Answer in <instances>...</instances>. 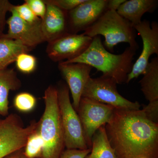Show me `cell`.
I'll return each mask as SVG.
<instances>
[{
  "label": "cell",
  "instance_id": "9a60e30c",
  "mask_svg": "<svg viewBox=\"0 0 158 158\" xmlns=\"http://www.w3.org/2000/svg\"><path fill=\"white\" fill-rule=\"evenodd\" d=\"M158 6V0H130L123 3L116 11L134 27L141 23L145 13H153Z\"/></svg>",
  "mask_w": 158,
  "mask_h": 158
},
{
  "label": "cell",
  "instance_id": "f1b7e54d",
  "mask_svg": "<svg viewBox=\"0 0 158 158\" xmlns=\"http://www.w3.org/2000/svg\"><path fill=\"white\" fill-rule=\"evenodd\" d=\"M126 0H108L107 10L117 11L120 6Z\"/></svg>",
  "mask_w": 158,
  "mask_h": 158
},
{
  "label": "cell",
  "instance_id": "9c48e42d",
  "mask_svg": "<svg viewBox=\"0 0 158 158\" xmlns=\"http://www.w3.org/2000/svg\"><path fill=\"white\" fill-rule=\"evenodd\" d=\"M92 39L83 34L67 33L49 42L46 52L54 62L69 61L83 54L89 47Z\"/></svg>",
  "mask_w": 158,
  "mask_h": 158
},
{
  "label": "cell",
  "instance_id": "277c9868",
  "mask_svg": "<svg viewBox=\"0 0 158 158\" xmlns=\"http://www.w3.org/2000/svg\"><path fill=\"white\" fill-rule=\"evenodd\" d=\"M83 34L92 38L99 35L103 36L105 38L103 45L111 52L120 43L128 44L130 47L135 51L139 48L134 27L116 11H106Z\"/></svg>",
  "mask_w": 158,
  "mask_h": 158
},
{
  "label": "cell",
  "instance_id": "f546056e",
  "mask_svg": "<svg viewBox=\"0 0 158 158\" xmlns=\"http://www.w3.org/2000/svg\"><path fill=\"white\" fill-rule=\"evenodd\" d=\"M3 158H27L24 153L23 148Z\"/></svg>",
  "mask_w": 158,
  "mask_h": 158
},
{
  "label": "cell",
  "instance_id": "ba28073f",
  "mask_svg": "<svg viewBox=\"0 0 158 158\" xmlns=\"http://www.w3.org/2000/svg\"><path fill=\"white\" fill-rule=\"evenodd\" d=\"M115 109L112 106L87 98H81L77 113L89 148H91V140L94 133L110 121Z\"/></svg>",
  "mask_w": 158,
  "mask_h": 158
},
{
  "label": "cell",
  "instance_id": "ac0fdd59",
  "mask_svg": "<svg viewBox=\"0 0 158 158\" xmlns=\"http://www.w3.org/2000/svg\"><path fill=\"white\" fill-rule=\"evenodd\" d=\"M31 50L18 40L0 38V70L7 69L15 62L19 54L28 53Z\"/></svg>",
  "mask_w": 158,
  "mask_h": 158
},
{
  "label": "cell",
  "instance_id": "4fadbf2b",
  "mask_svg": "<svg viewBox=\"0 0 158 158\" xmlns=\"http://www.w3.org/2000/svg\"><path fill=\"white\" fill-rule=\"evenodd\" d=\"M58 68L67 83L72 97L73 106L77 112L83 90L93 68L85 63L62 62H59Z\"/></svg>",
  "mask_w": 158,
  "mask_h": 158
},
{
  "label": "cell",
  "instance_id": "7a4b0ae2",
  "mask_svg": "<svg viewBox=\"0 0 158 158\" xmlns=\"http://www.w3.org/2000/svg\"><path fill=\"white\" fill-rule=\"evenodd\" d=\"M136 51L130 47L122 53L116 55L106 50L99 36L93 37L88 48L81 56L64 63H82L101 72L102 76L114 79L117 84L126 83L131 71Z\"/></svg>",
  "mask_w": 158,
  "mask_h": 158
},
{
  "label": "cell",
  "instance_id": "2e32d148",
  "mask_svg": "<svg viewBox=\"0 0 158 158\" xmlns=\"http://www.w3.org/2000/svg\"><path fill=\"white\" fill-rule=\"evenodd\" d=\"M21 85L13 69L0 70V116L9 115V92L18 90Z\"/></svg>",
  "mask_w": 158,
  "mask_h": 158
},
{
  "label": "cell",
  "instance_id": "4dcf8cb0",
  "mask_svg": "<svg viewBox=\"0 0 158 158\" xmlns=\"http://www.w3.org/2000/svg\"><path fill=\"white\" fill-rule=\"evenodd\" d=\"M138 158H150L149 157H140Z\"/></svg>",
  "mask_w": 158,
  "mask_h": 158
},
{
  "label": "cell",
  "instance_id": "603a6c76",
  "mask_svg": "<svg viewBox=\"0 0 158 158\" xmlns=\"http://www.w3.org/2000/svg\"><path fill=\"white\" fill-rule=\"evenodd\" d=\"M14 8L19 17L27 22L34 24L41 21V19L34 14L26 2L21 5L14 6Z\"/></svg>",
  "mask_w": 158,
  "mask_h": 158
},
{
  "label": "cell",
  "instance_id": "5bb4252c",
  "mask_svg": "<svg viewBox=\"0 0 158 158\" xmlns=\"http://www.w3.org/2000/svg\"><path fill=\"white\" fill-rule=\"evenodd\" d=\"M44 2L47 9L44 17L41 19V30L45 41L49 43L69 33L67 12Z\"/></svg>",
  "mask_w": 158,
  "mask_h": 158
},
{
  "label": "cell",
  "instance_id": "83f0119b",
  "mask_svg": "<svg viewBox=\"0 0 158 158\" xmlns=\"http://www.w3.org/2000/svg\"><path fill=\"white\" fill-rule=\"evenodd\" d=\"M90 151L91 148L85 150L66 149L62 153L60 158H85Z\"/></svg>",
  "mask_w": 158,
  "mask_h": 158
},
{
  "label": "cell",
  "instance_id": "d4e9b609",
  "mask_svg": "<svg viewBox=\"0 0 158 158\" xmlns=\"http://www.w3.org/2000/svg\"><path fill=\"white\" fill-rule=\"evenodd\" d=\"M85 0H47L46 2L57 6L63 11H68L74 9Z\"/></svg>",
  "mask_w": 158,
  "mask_h": 158
},
{
  "label": "cell",
  "instance_id": "e0dca14e",
  "mask_svg": "<svg viewBox=\"0 0 158 158\" xmlns=\"http://www.w3.org/2000/svg\"><path fill=\"white\" fill-rule=\"evenodd\" d=\"M140 80L141 90L148 101L158 100V58L149 62Z\"/></svg>",
  "mask_w": 158,
  "mask_h": 158
},
{
  "label": "cell",
  "instance_id": "44dd1931",
  "mask_svg": "<svg viewBox=\"0 0 158 158\" xmlns=\"http://www.w3.org/2000/svg\"><path fill=\"white\" fill-rule=\"evenodd\" d=\"M37 100L30 93L22 92L15 98L14 105L18 110L22 112H29L35 107Z\"/></svg>",
  "mask_w": 158,
  "mask_h": 158
},
{
  "label": "cell",
  "instance_id": "cb8c5ba5",
  "mask_svg": "<svg viewBox=\"0 0 158 158\" xmlns=\"http://www.w3.org/2000/svg\"><path fill=\"white\" fill-rule=\"evenodd\" d=\"M27 3L34 14L42 19L46 12L47 6L44 1L42 0H26Z\"/></svg>",
  "mask_w": 158,
  "mask_h": 158
},
{
  "label": "cell",
  "instance_id": "52a82bcc",
  "mask_svg": "<svg viewBox=\"0 0 158 158\" xmlns=\"http://www.w3.org/2000/svg\"><path fill=\"white\" fill-rule=\"evenodd\" d=\"M38 124V122L32 121L25 127L21 119L15 114L0 119V158L23 148L29 136Z\"/></svg>",
  "mask_w": 158,
  "mask_h": 158
},
{
  "label": "cell",
  "instance_id": "6da1fadb",
  "mask_svg": "<svg viewBox=\"0 0 158 158\" xmlns=\"http://www.w3.org/2000/svg\"><path fill=\"white\" fill-rule=\"evenodd\" d=\"M105 127L117 158H158V123L142 110L115 109Z\"/></svg>",
  "mask_w": 158,
  "mask_h": 158
},
{
  "label": "cell",
  "instance_id": "ffe728a7",
  "mask_svg": "<svg viewBox=\"0 0 158 158\" xmlns=\"http://www.w3.org/2000/svg\"><path fill=\"white\" fill-rule=\"evenodd\" d=\"M44 147V143L37 126L36 129L28 138L25 146L23 148L24 153L27 158H40Z\"/></svg>",
  "mask_w": 158,
  "mask_h": 158
},
{
  "label": "cell",
  "instance_id": "7402d4cb",
  "mask_svg": "<svg viewBox=\"0 0 158 158\" xmlns=\"http://www.w3.org/2000/svg\"><path fill=\"white\" fill-rule=\"evenodd\" d=\"M15 62L18 69L23 73H31L35 70L37 66V59L27 53L19 54Z\"/></svg>",
  "mask_w": 158,
  "mask_h": 158
},
{
  "label": "cell",
  "instance_id": "8fae6325",
  "mask_svg": "<svg viewBox=\"0 0 158 158\" xmlns=\"http://www.w3.org/2000/svg\"><path fill=\"white\" fill-rule=\"evenodd\" d=\"M108 0H85L67 12L69 33L77 34L93 25L107 11Z\"/></svg>",
  "mask_w": 158,
  "mask_h": 158
},
{
  "label": "cell",
  "instance_id": "5b68a950",
  "mask_svg": "<svg viewBox=\"0 0 158 158\" xmlns=\"http://www.w3.org/2000/svg\"><path fill=\"white\" fill-rule=\"evenodd\" d=\"M56 88L65 147L67 149L90 148L87 144L78 115L71 102L68 86L61 83Z\"/></svg>",
  "mask_w": 158,
  "mask_h": 158
},
{
  "label": "cell",
  "instance_id": "7c38bea8",
  "mask_svg": "<svg viewBox=\"0 0 158 158\" xmlns=\"http://www.w3.org/2000/svg\"><path fill=\"white\" fill-rule=\"evenodd\" d=\"M11 8V15L6 21L9 29L8 33L1 38L14 40L31 49L45 41L41 30V21L32 24L27 22L19 17L14 8Z\"/></svg>",
  "mask_w": 158,
  "mask_h": 158
},
{
  "label": "cell",
  "instance_id": "4316f807",
  "mask_svg": "<svg viewBox=\"0 0 158 158\" xmlns=\"http://www.w3.org/2000/svg\"><path fill=\"white\" fill-rule=\"evenodd\" d=\"M13 6L8 0H0V37L4 34L6 13L11 11Z\"/></svg>",
  "mask_w": 158,
  "mask_h": 158
},
{
  "label": "cell",
  "instance_id": "8992f818",
  "mask_svg": "<svg viewBox=\"0 0 158 158\" xmlns=\"http://www.w3.org/2000/svg\"><path fill=\"white\" fill-rule=\"evenodd\" d=\"M117 84L114 79L102 76L94 78L90 77L85 85L82 97L110 105L115 109L140 110L141 105L138 102L131 101L120 95Z\"/></svg>",
  "mask_w": 158,
  "mask_h": 158
},
{
  "label": "cell",
  "instance_id": "3957f363",
  "mask_svg": "<svg viewBox=\"0 0 158 158\" xmlns=\"http://www.w3.org/2000/svg\"><path fill=\"white\" fill-rule=\"evenodd\" d=\"M44 99L45 110L38 125L44 143L40 158H60L65 146L56 88L49 86L44 92Z\"/></svg>",
  "mask_w": 158,
  "mask_h": 158
},
{
  "label": "cell",
  "instance_id": "d6986e66",
  "mask_svg": "<svg viewBox=\"0 0 158 158\" xmlns=\"http://www.w3.org/2000/svg\"><path fill=\"white\" fill-rule=\"evenodd\" d=\"M105 126L94 133L91 140V151L85 158H118L108 140Z\"/></svg>",
  "mask_w": 158,
  "mask_h": 158
},
{
  "label": "cell",
  "instance_id": "484cf974",
  "mask_svg": "<svg viewBox=\"0 0 158 158\" xmlns=\"http://www.w3.org/2000/svg\"><path fill=\"white\" fill-rule=\"evenodd\" d=\"M142 111L151 121L158 123V100L150 102Z\"/></svg>",
  "mask_w": 158,
  "mask_h": 158
},
{
  "label": "cell",
  "instance_id": "30bf717a",
  "mask_svg": "<svg viewBox=\"0 0 158 158\" xmlns=\"http://www.w3.org/2000/svg\"><path fill=\"white\" fill-rule=\"evenodd\" d=\"M134 27L141 36L143 48L141 55L133 65L131 71L128 75L127 84L143 74L149 63L151 56L153 54L158 55V23L153 21L150 23L149 21L144 19Z\"/></svg>",
  "mask_w": 158,
  "mask_h": 158
}]
</instances>
